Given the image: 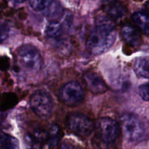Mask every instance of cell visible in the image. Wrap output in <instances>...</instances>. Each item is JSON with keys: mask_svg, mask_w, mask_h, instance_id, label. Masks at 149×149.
<instances>
[{"mask_svg": "<svg viewBox=\"0 0 149 149\" xmlns=\"http://www.w3.org/2000/svg\"><path fill=\"white\" fill-rule=\"evenodd\" d=\"M0 149H20L18 140L10 134L0 133Z\"/></svg>", "mask_w": 149, "mask_h": 149, "instance_id": "obj_16", "label": "cell"}, {"mask_svg": "<svg viewBox=\"0 0 149 149\" xmlns=\"http://www.w3.org/2000/svg\"><path fill=\"white\" fill-rule=\"evenodd\" d=\"M135 1H142V0H135Z\"/></svg>", "mask_w": 149, "mask_h": 149, "instance_id": "obj_24", "label": "cell"}, {"mask_svg": "<svg viewBox=\"0 0 149 149\" xmlns=\"http://www.w3.org/2000/svg\"><path fill=\"white\" fill-rule=\"evenodd\" d=\"M59 149H78L75 145H74L71 143H68V142H64L61 144V147Z\"/></svg>", "mask_w": 149, "mask_h": 149, "instance_id": "obj_22", "label": "cell"}, {"mask_svg": "<svg viewBox=\"0 0 149 149\" xmlns=\"http://www.w3.org/2000/svg\"><path fill=\"white\" fill-rule=\"evenodd\" d=\"M134 23L139 30L144 34L147 35L149 32V20L146 13L143 11L135 12L132 16Z\"/></svg>", "mask_w": 149, "mask_h": 149, "instance_id": "obj_12", "label": "cell"}, {"mask_svg": "<svg viewBox=\"0 0 149 149\" xmlns=\"http://www.w3.org/2000/svg\"><path fill=\"white\" fill-rule=\"evenodd\" d=\"M17 58L20 64L25 69L32 72L40 70L43 63L39 51L31 45H24L20 47L17 51Z\"/></svg>", "mask_w": 149, "mask_h": 149, "instance_id": "obj_6", "label": "cell"}, {"mask_svg": "<svg viewBox=\"0 0 149 149\" xmlns=\"http://www.w3.org/2000/svg\"><path fill=\"white\" fill-rule=\"evenodd\" d=\"M106 16L114 21L121 20L126 13V7L119 0H101Z\"/></svg>", "mask_w": 149, "mask_h": 149, "instance_id": "obj_8", "label": "cell"}, {"mask_svg": "<svg viewBox=\"0 0 149 149\" xmlns=\"http://www.w3.org/2000/svg\"><path fill=\"white\" fill-rule=\"evenodd\" d=\"M121 35L124 41L131 46H139L142 42V37L139 31L129 23L122 26L121 29Z\"/></svg>", "mask_w": 149, "mask_h": 149, "instance_id": "obj_10", "label": "cell"}, {"mask_svg": "<svg viewBox=\"0 0 149 149\" xmlns=\"http://www.w3.org/2000/svg\"><path fill=\"white\" fill-rule=\"evenodd\" d=\"M149 86L148 83L141 85L138 89V93L141 97L143 99L144 101H148L149 99Z\"/></svg>", "mask_w": 149, "mask_h": 149, "instance_id": "obj_20", "label": "cell"}, {"mask_svg": "<svg viewBox=\"0 0 149 149\" xmlns=\"http://www.w3.org/2000/svg\"><path fill=\"white\" fill-rule=\"evenodd\" d=\"M30 107L32 111L42 120H47L53 111V102L47 92L36 91L30 98Z\"/></svg>", "mask_w": 149, "mask_h": 149, "instance_id": "obj_4", "label": "cell"}, {"mask_svg": "<svg viewBox=\"0 0 149 149\" xmlns=\"http://www.w3.org/2000/svg\"><path fill=\"white\" fill-rule=\"evenodd\" d=\"M84 81L88 90L95 94L105 93L108 89L101 76L94 72H86L84 74Z\"/></svg>", "mask_w": 149, "mask_h": 149, "instance_id": "obj_9", "label": "cell"}, {"mask_svg": "<svg viewBox=\"0 0 149 149\" xmlns=\"http://www.w3.org/2000/svg\"><path fill=\"white\" fill-rule=\"evenodd\" d=\"M10 28L7 23L0 20V43L7 39L9 36Z\"/></svg>", "mask_w": 149, "mask_h": 149, "instance_id": "obj_19", "label": "cell"}, {"mask_svg": "<svg viewBox=\"0 0 149 149\" xmlns=\"http://www.w3.org/2000/svg\"><path fill=\"white\" fill-rule=\"evenodd\" d=\"M62 24L57 20H52L48 23L46 29V34L52 40H58L63 34Z\"/></svg>", "mask_w": 149, "mask_h": 149, "instance_id": "obj_14", "label": "cell"}, {"mask_svg": "<svg viewBox=\"0 0 149 149\" xmlns=\"http://www.w3.org/2000/svg\"><path fill=\"white\" fill-rule=\"evenodd\" d=\"M121 129L123 135L130 142H139L143 140L146 130L142 121L135 115L125 113L121 117Z\"/></svg>", "mask_w": 149, "mask_h": 149, "instance_id": "obj_3", "label": "cell"}, {"mask_svg": "<svg viewBox=\"0 0 149 149\" xmlns=\"http://www.w3.org/2000/svg\"><path fill=\"white\" fill-rule=\"evenodd\" d=\"M27 137L33 144H47V131L38 127H33L29 131Z\"/></svg>", "mask_w": 149, "mask_h": 149, "instance_id": "obj_13", "label": "cell"}, {"mask_svg": "<svg viewBox=\"0 0 149 149\" xmlns=\"http://www.w3.org/2000/svg\"><path fill=\"white\" fill-rule=\"evenodd\" d=\"M18 98L13 92L0 93V111H7L17 105Z\"/></svg>", "mask_w": 149, "mask_h": 149, "instance_id": "obj_11", "label": "cell"}, {"mask_svg": "<svg viewBox=\"0 0 149 149\" xmlns=\"http://www.w3.org/2000/svg\"><path fill=\"white\" fill-rule=\"evenodd\" d=\"M148 57H139L135 59L134 70L137 75L144 78H148Z\"/></svg>", "mask_w": 149, "mask_h": 149, "instance_id": "obj_15", "label": "cell"}, {"mask_svg": "<svg viewBox=\"0 0 149 149\" xmlns=\"http://www.w3.org/2000/svg\"><path fill=\"white\" fill-rule=\"evenodd\" d=\"M66 122L70 131L82 138L89 137L95 129L93 121L88 116L79 112L69 114Z\"/></svg>", "mask_w": 149, "mask_h": 149, "instance_id": "obj_5", "label": "cell"}, {"mask_svg": "<svg viewBox=\"0 0 149 149\" xmlns=\"http://www.w3.org/2000/svg\"><path fill=\"white\" fill-rule=\"evenodd\" d=\"M16 3H22V2H24L26 0H14Z\"/></svg>", "mask_w": 149, "mask_h": 149, "instance_id": "obj_23", "label": "cell"}, {"mask_svg": "<svg viewBox=\"0 0 149 149\" xmlns=\"http://www.w3.org/2000/svg\"><path fill=\"white\" fill-rule=\"evenodd\" d=\"M94 129H95L94 143L100 149H109L114 146L120 134L119 124L109 117L99 118Z\"/></svg>", "mask_w": 149, "mask_h": 149, "instance_id": "obj_2", "label": "cell"}, {"mask_svg": "<svg viewBox=\"0 0 149 149\" xmlns=\"http://www.w3.org/2000/svg\"><path fill=\"white\" fill-rule=\"evenodd\" d=\"M115 39L116 31L113 20L107 16L98 15L95 26L87 36L86 45L91 53L99 55L109 50Z\"/></svg>", "mask_w": 149, "mask_h": 149, "instance_id": "obj_1", "label": "cell"}, {"mask_svg": "<svg viewBox=\"0 0 149 149\" xmlns=\"http://www.w3.org/2000/svg\"><path fill=\"white\" fill-rule=\"evenodd\" d=\"M61 137V130L56 124H52L47 131V144L53 148L58 145Z\"/></svg>", "mask_w": 149, "mask_h": 149, "instance_id": "obj_17", "label": "cell"}, {"mask_svg": "<svg viewBox=\"0 0 149 149\" xmlns=\"http://www.w3.org/2000/svg\"><path fill=\"white\" fill-rule=\"evenodd\" d=\"M10 68V59L7 56L0 57V70L7 71Z\"/></svg>", "mask_w": 149, "mask_h": 149, "instance_id": "obj_21", "label": "cell"}, {"mask_svg": "<svg viewBox=\"0 0 149 149\" xmlns=\"http://www.w3.org/2000/svg\"><path fill=\"white\" fill-rule=\"evenodd\" d=\"M53 0H29L31 8L36 11H42L52 4Z\"/></svg>", "mask_w": 149, "mask_h": 149, "instance_id": "obj_18", "label": "cell"}, {"mask_svg": "<svg viewBox=\"0 0 149 149\" xmlns=\"http://www.w3.org/2000/svg\"><path fill=\"white\" fill-rule=\"evenodd\" d=\"M61 100L68 106H76L83 101L84 92L81 85L77 81H69L61 88Z\"/></svg>", "mask_w": 149, "mask_h": 149, "instance_id": "obj_7", "label": "cell"}]
</instances>
